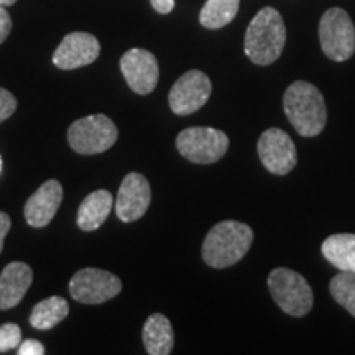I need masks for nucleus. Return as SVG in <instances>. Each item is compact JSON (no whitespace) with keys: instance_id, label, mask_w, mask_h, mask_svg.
I'll return each instance as SVG.
<instances>
[{"instance_id":"obj_1","label":"nucleus","mask_w":355,"mask_h":355,"mask_svg":"<svg viewBox=\"0 0 355 355\" xmlns=\"http://www.w3.org/2000/svg\"><path fill=\"white\" fill-rule=\"evenodd\" d=\"M254 242L250 225L237 220H224L216 224L202 243V259L211 268H229L239 263Z\"/></svg>"},{"instance_id":"obj_2","label":"nucleus","mask_w":355,"mask_h":355,"mask_svg":"<svg viewBox=\"0 0 355 355\" xmlns=\"http://www.w3.org/2000/svg\"><path fill=\"white\" fill-rule=\"evenodd\" d=\"M285 114L301 137H316L327 122L326 101L316 86L306 81H295L283 96Z\"/></svg>"},{"instance_id":"obj_3","label":"nucleus","mask_w":355,"mask_h":355,"mask_svg":"<svg viewBox=\"0 0 355 355\" xmlns=\"http://www.w3.org/2000/svg\"><path fill=\"white\" fill-rule=\"evenodd\" d=\"M286 43V26L273 7L257 13L245 33V55L252 63L268 66L282 56Z\"/></svg>"},{"instance_id":"obj_4","label":"nucleus","mask_w":355,"mask_h":355,"mask_svg":"<svg viewBox=\"0 0 355 355\" xmlns=\"http://www.w3.org/2000/svg\"><path fill=\"white\" fill-rule=\"evenodd\" d=\"M268 290L275 303L293 318H303L313 309V290L295 270H272L268 275Z\"/></svg>"},{"instance_id":"obj_5","label":"nucleus","mask_w":355,"mask_h":355,"mask_svg":"<svg viewBox=\"0 0 355 355\" xmlns=\"http://www.w3.org/2000/svg\"><path fill=\"white\" fill-rule=\"evenodd\" d=\"M117 139V125L104 114H94L79 119L71 123L68 130L69 146L79 155L107 152Z\"/></svg>"},{"instance_id":"obj_6","label":"nucleus","mask_w":355,"mask_h":355,"mask_svg":"<svg viewBox=\"0 0 355 355\" xmlns=\"http://www.w3.org/2000/svg\"><path fill=\"white\" fill-rule=\"evenodd\" d=\"M176 148L191 163L211 165L227 153L229 137L212 127H189L178 135Z\"/></svg>"},{"instance_id":"obj_7","label":"nucleus","mask_w":355,"mask_h":355,"mask_svg":"<svg viewBox=\"0 0 355 355\" xmlns=\"http://www.w3.org/2000/svg\"><path fill=\"white\" fill-rule=\"evenodd\" d=\"M319 40L324 55L343 63L355 53V26L349 13L343 8H329L319 24Z\"/></svg>"},{"instance_id":"obj_8","label":"nucleus","mask_w":355,"mask_h":355,"mask_svg":"<svg viewBox=\"0 0 355 355\" xmlns=\"http://www.w3.org/2000/svg\"><path fill=\"white\" fill-rule=\"evenodd\" d=\"M122 291L117 275L101 268H83L69 282V293L78 303L102 304Z\"/></svg>"},{"instance_id":"obj_9","label":"nucleus","mask_w":355,"mask_h":355,"mask_svg":"<svg viewBox=\"0 0 355 355\" xmlns=\"http://www.w3.org/2000/svg\"><path fill=\"white\" fill-rule=\"evenodd\" d=\"M212 83L199 69H191L173 84L168 102L176 115H189L198 112L209 101Z\"/></svg>"},{"instance_id":"obj_10","label":"nucleus","mask_w":355,"mask_h":355,"mask_svg":"<svg viewBox=\"0 0 355 355\" xmlns=\"http://www.w3.org/2000/svg\"><path fill=\"white\" fill-rule=\"evenodd\" d=\"M259 157L272 175L285 176L298 163V153L291 137L282 128H268L259 139Z\"/></svg>"},{"instance_id":"obj_11","label":"nucleus","mask_w":355,"mask_h":355,"mask_svg":"<svg viewBox=\"0 0 355 355\" xmlns=\"http://www.w3.org/2000/svg\"><path fill=\"white\" fill-rule=\"evenodd\" d=\"M121 71L133 92L146 96L153 92L159 78V66L153 53L132 48L121 58Z\"/></svg>"},{"instance_id":"obj_12","label":"nucleus","mask_w":355,"mask_h":355,"mask_svg":"<svg viewBox=\"0 0 355 355\" xmlns=\"http://www.w3.org/2000/svg\"><path fill=\"white\" fill-rule=\"evenodd\" d=\"M152 202V188L140 173H128L123 178L115 201V214L122 222H135L145 216Z\"/></svg>"},{"instance_id":"obj_13","label":"nucleus","mask_w":355,"mask_h":355,"mask_svg":"<svg viewBox=\"0 0 355 355\" xmlns=\"http://www.w3.org/2000/svg\"><path fill=\"white\" fill-rule=\"evenodd\" d=\"M101 44L94 35L86 32H73L66 35L53 55L56 68L71 71L87 66L99 58Z\"/></svg>"},{"instance_id":"obj_14","label":"nucleus","mask_w":355,"mask_h":355,"mask_svg":"<svg viewBox=\"0 0 355 355\" xmlns=\"http://www.w3.org/2000/svg\"><path fill=\"white\" fill-rule=\"evenodd\" d=\"M63 201V186L60 181L50 180L35 191L25 204V219L32 227H46L56 216Z\"/></svg>"},{"instance_id":"obj_15","label":"nucleus","mask_w":355,"mask_h":355,"mask_svg":"<svg viewBox=\"0 0 355 355\" xmlns=\"http://www.w3.org/2000/svg\"><path fill=\"white\" fill-rule=\"evenodd\" d=\"M33 282V272L24 261H12L0 275V309L19 306Z\"/></svg>"},{"instance_id":"obj_16","label":"nucleus","mask_w":355,"mask_h":355,"mask_svg":"<svg viewBox=\"0 0 355 355\" xmlns=\"http://www.w3.org/2000/svg\"><path fill=\"white\" fill-rule=\"evenodd\" d=\"M114 207V196L107 189H97L84 198L78 211V227L86 232L99 229Z\"/></svg>"},{"instance_id":"obj_17","label":"nucleus","mask_w":355,"mask_h":355,"mask_svg":"<svg viewBox=\"0 0 355 355\" xmlns=\"http://www.w3.org/2000/svg\"><path fill=\"white\" fill-rule=\"evenodd\" d=\"M144 345L150 355H168L171 354L173 345H175V334L170 319L163 314L155 313L146 319L144 331Z\"/></svg>"},{"instance_id":"obj_18","label":"nucleus","mask_w":355,"mask_h":355,"mask_svg":"<svg viewBox=\"0 0 355 355\" xmlns=\"http://www.w3.org/2000/svg\"><path fill=\"white\" fill-rule=\"evenodd\" d=\"M322 255L340 272L355 273V234H334L322 242Z\"/></svg>"},{"instance_id":"obj_19","label":"nucleus","mask_w":355,"mask_h":355,"mask_svg":"<svg viewBox=\"0 0 355 355\" xmlns=\"http://www.w3.org/2000/svg\"><path fill=\"white\" fill-rule=\"evenodd\" d=\"M69 314L68 301L61 296H51L35 306L30 314V324L38 331H50Z\"/></svg>"},{"instance_id":"obj_20","label":"nucleus","mask_w":355,"mask_h":355,"mask_svg":"<svg viewBox=\"0 0 355 355\" xmlns=\"http://www.w3.org/2000/svg\"><path fill=\"white\" fill-rule=\"evenodd\" d=\"M239 6L241 0H207L199 13V21L204 28L219 30L235 19Z\"/></svg>"},{"instance_id":"obj_21","label":"nucleus","mask_w":355,"mask_h":355,"mask_svg":"<svg viewBox=\"0 0 355 355\" xmlns=\"http://www.w3.org/2000/svg\"><path fill=\"white\" fill-rule=\"evenodd\" d=\"M329 290L336 303L347 309L355 318V273L340 272L332 278Z\"/></svg>"},{"instance_id":"obj_22","label":"nucleus","mask_w":355,"mask_h":355,"mask_svg":"<svg viewBox=\"0 0 355 355\" xmlns=\"http://www.w3.org/2000/svg\"><path fill=\"white\" fill-rule=\"evenodd\" d=\"M21 344V329L13 322L0 326V352H8L12 349H19Z\"/></svg>"},{"instance_id":"obj_23","label":"nucleus","mask_w":355,"mask_h":355,"mask_svg":"<svg viewBox=\"0 0 355 355\" xmlns=\"http://www.w3.org/2000/svg\"><path fill=\"white\" fill-rule=\"evenodd\" d=\"M17 110V99L7 89L0 87V123L12 117Z\"/></svg>"},{"instance_id":"obj_24","label":"nucleus","mask_w":355,"mask_h":355,"mask_svg":"<svg viewBox=\"0 0 355 355\" xmlns=\"http://www.w3.org/2000/svg\"><path fill=\"white\" fill-rule=\"evenodd\" d=\"M19 355H43L44 354V345L35 339H26L19 345L17 349Z\"/></svg>"},{"instance_id":"obj_25","label":"nucleus","mask_w":355,"mask_h":355,"mask_svg":"<svg viewBox=\"0 0 355 355\" xmlns=\"http://www.w3.org/2000/svg\"><path fill=\"white\" fill-rule=\"evenodd\" d=\"M12 32V19L3 7H0V44L6 42Z\"/></svg>"},{"instance_id":"obj_26","label":"nucleus","mask_w":355,"mask_h":355,"mask_svg":"<svg viewBox=\"0 0 355 355\" xmlns=\"http://www.w3.org/2000/svg\"><path fill=\"white\" fill-rule=\"evenodd\" d=\"M10 217H8L7 212H2L0 211V254H2L3 250V242H6V237L8 234V230H10Z\"/></svg>"},{"instance_id":"obj_27","label":"nucleus","mask_w":355,"mask_h":355,"mask_svg":"<svg viewBox=\"0 0 355 355\" xmlns=\"http://www.w3.org/2000/svg\"><path fill=\"white\" fill-rule=\"evenodd\" d=\"M152 2V7L162 15H166V13H171L173 8H175V0H150Z\"/></svg>"},{"instance_id":"obj_28","label":"nucleus","mask_w":355,"mask_h":355,"mask_svg":"<svg viewBox=\"0 0 355 355\" xmlns=\"http://www.w3.org/2000/svg\"><path fill=\"white\" fill-rule=\"evenodd\" d=\"M17 0H0V7H10Z\"/></svg>"},{"instance_id":"obj_29","label":"nucleus","mask_w":355,"mask_h":355,"mask_svg":"<svg viewBox=\"0 0 355 355\" xmlns=\"http://www.w3.org/2000/svg\"><path fill=\"white\" fill-rule=\"evenodd\" d=\"M0 171H2V157H0Z\"/></svg>"}]
</instances>
